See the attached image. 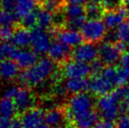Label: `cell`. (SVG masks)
<instances>
[{"mask_svg": "<svg viewBox=\"0 0 129 128\" xmlns=\"http://www.w3.org/2000/svg\"><path fill=\"white\" fill-rule=\"evenodd\" d=\"M54 70L55 62H53L49 57H44L40 59L32 68L19 74L18 81L26 87H36L53 76L54 75Z\"/></svg>", "mask_w": 129, "mask_h": 128, "instance_id": "cell-1", "label": "cell"}, {"mask_svg": "<svg viewBox=\"0 0 129 128\" xmlns=\"http://www.w3.org/2000/svg\"><path fill=\"white\" fill-rule=\"evenodd\" d=\"M94 99L91 95L86 92L73 95L69 100L66 108L69 120L73 121L76 118L93 111Z\"/></svg>", "mask_w": 129, "mask_h": 128, "instance_id": "cell-2", "label": "cell"}, {"mask_svg": "<svg viewBox=\"0 0 129 128\" xmlns=\"http://www.w3.org/2000/svg\"><path fill=\"white\" fill-rule=\"evenodd\" d=\"M96 106L99 116L102 117V118L105 120L113 122L115 119H117L120 113L119 102L112 96V93L99 97L97 101Z\"/></svg>", "mask_w": 129, "mask_h": 128, "instance_id": "cell-3", "label": "cell"}, {"mask_svg": "<svg viewBox=\"0 0 129 128\" xmlns=\"http://www.w3.org/2000/svg\"><path fill=\"white\" fill-rule=\"evenodd\" d=\"M107 32L106 26L101 19H88L81 29L83 39L93 44L102 41Z\"/></svg>", "mask_w": 129, "mask_h": 128, "instance_id": "cell-4", "label": "cell"}, {"mask_svg": "<svg viewBox=\"0 0 129 128\" xmlns=\"http://www.w3.org/2000/svg\"><path fill=\"white\" fill-rule=\"evenodd\" d=\"M53 41L51 34L47 30L35 27L31 30V48L38 55L48 53Z\"/></svg>", "mask_w": 129, "mask_h": 128, "instance_id": "cell-5", "label": "cell"}, {"mask_svg": "<svg viewBox=\"0 0 129 128\" xmlns=\"http://www.w3.org/2000/svg\"><path fill=\"white\" fill-rule=\"evenodd\" d=\"M71 57L73 60L84 63H92L99 58V48L93 43H82L72 50Z\"/></svg>", "mask_w": 129, "mask_h": 128, "instance_id": "cell-6", "label": "cell"}, {"mask_svg": "<svg viewBox=\"0 0 129 128\" xmlns=\"http://www.w3.org/2000/svg\"><path fill=\"white\" fill-rule=\"evenodd\" d=\"M61 72L67 79L87 78L91 74L90 65L75 60H69L63 63Z\"/></svg>", "mask_w": 129, "mask_h": 128, "instance_id": "cell-7", "label": "cell"}, {"mask_svg": "<svg viewBox=\"0 0 129 128\" xmlns=\"http://www.w3.org/2000/svg\"><path fill=\"white\" fill-rule=\"evenodd\" d=\"M99 60L105 66H114L122 56V54L114 43L105 42L99 47Z\"/></svg>", "mask_w": 129, "mask_h": 128, "instance_id": "cell-8", "label": "cell"}, {"mask_svg": "<svg viewBox=\"0 0 129 128\" xmlns=\"http://www.w3.org/2000/svg\"><path fill=\"white\" fill-rule=\"evenodd\" d=\"M12 100L17 107V111L21 114L34 108L36 103L34 94L28 89L24 87L18 88V91Z\"/></svg>", "mask_w": 129, "mask_h": 128, "instance_id": "cell-9", "label": "cell"}, {"mask_svg": "<svg viewBox=\"0 0 129 128\" xmlns=\"http://www.w3.org/2000/svg\"><path fill=\"white\" fill-rule=\"evenodd\" d=\"M69 121L66 109L54 107L49 109L45 113L44 122L49 128H63Z\"/></svg>", "mask_w": 129, "mask_h": 128, "instance_id": "cell-10", "label": "cell"}, {"mask_svg": "<svg viewBox=\"0 0 129 128\" xmlns=\"http://www.w3.org/2000/svg\"><path fill=\"white\" fill-rule=\"evenodd\" d=\"M114 83L104 77L101 74L93 75L90 80V91L93 95L102 97L110 94L115 88Z\"/></svg>", "mask_w": 129, "mask_h": 128, "instance_id": "cell-11", "label": "cell"}, {"mask_svg": "<svg viewBox=\"0 0 129 128\" xmlns=\"http://www.w3.org/2000/svg\"><path fill=\"white\" fill-rule=\"evenodd\" d=\"M128 14L129 12L126 7L123 5L117 10L105 12V14L103 16V21L108 29L113 30L119 28L123 23H125L124 21L128 17Z\"/></svg>", "mask_w": 129, "mask_h": 128, "instance_id": "cell-12", "label": "cell"}, {"mask_svg": "<svg viewBox=\"0 0 129 128\" xmlns=\"http://www.w3.org/2000/svg\"><path fill=\"white\" fill-rule=\"evenodd\" d=\"M20 122L23 128H36L44 123L45 112L41 108H33L22 113Z\"/></svg>", "mask_w": 129, "mask_h": 128, "instance_id": "cell-13", "label": "cell"}, {"mask_svg": "<svg viewBox=\"0 0 129 128\" xmlns=\"http://www.w3.org/2000/svg\"><path fill=\"white\" fill-rule=\"evenodd\" d=\"M48 57L54 62L57 63H65L68 62V59L72 55L71 48L66 46L59 40L53 41L51 47L48 52Z\"/></svg>", "mask_w": 129, "mask_h": 128, "instance_id": "cell-14", "label": "cell"}, {"mask_svg": "<svg viewBox=\"0 0 129 128\" xmlns=\"http://www.w3.org/2000/svg\"><path fill=\"white\" fill-rule=\"evenodd\" d=\"M55 36L57 40L63 43L66 46L70 47V48H76L79 45H81L83 41L84 40L81 32L76 31V30L69 29V28H64V29H61L57 31Z\"/></svg>", "mask_w": 129, "mask_h": 128, "instance_id": "cell-15", "label": "cell"}, {"mask_svg": "<svg viewBox=\"0 0 129 128\" xmlns=\"http://www.w3.org/2000/svg\"><path fill=\"white\" fill-rule=\"evenodd\" d=\"M12 60L18 64L19 68L26 70L37 63L39 58H38V55L34 50L24 48V49H18Z\"/></svg>", "mask_w": 129, "mask_h": 128, "instance_id": "cell-16", "label": "cell"}, {"mask_svg": "<svg viewBox=\"0 0 129 128\" xmlns=\"http://www.w3.org/2000/svg\"><path fill=\"white\" fill-rule=\"evenodd\" d=\"M19 67L12 59H5L0 62V79L12 81L19 77Z\"/></svg>", "mask_w": 129, "mask_h": 128, "instance_id": "cell-17", "label": "cell"}, {"mask_svg": "<svg viewBox=\"0 0 129 128\" xmlns=\"http://www.w3.org/2000/svg\"><path fill=\"white\" fill-rule=\"evenodd\" d=\"M63 86L67 92L70 94H79L90 91V80L87 78L67 79L64 82Z\"/></svg>", "mask_w": 129, "mask_h": 128, "instance_id": "cell-18", "label": "cell"}, {"mask_svg": "<svg viewBox=\"0 0 129 128\" xmlns=\"http://www.w3.org/2000/svg\"><path fill=\"white\" fill-rule=\"evenodd\" d=\"M36 7L35 0H14L12 12L18 19H22L31 12H34Z\"/></svg>", "mask_w": 129, "mask_h": 128, "instance_id": "cell-19", "label": "cell"}, {"mask_svg": "<svg viewBox=\"0 0 129 128\" xmlns=\"http://www.w3.org/2000/svg\"><path fill=\"white\" fill-rule=\"evenodd\" d=\"M11 43L19 49L26 48L31 44V31L23 26L17 28L14 31Z\"/></svg>", "mask_w": 129, "mask_h": 128, "instance_id": "cell-20", "label": "cell"}, {"mask_svg": "<svg viewBox=\"0 0 129 128\" xmlns=\"http://www.w3.org/2000/svg\"><path fill=\"white\" fill-rule=\"evenodd\" d=\"M99 114L97 110L90 111L88 113L79 116L73 120V123L77 128H93L95 125L99 121Z\"/></svg>", "mask_w": 129, "mask_h": 128, "instance_id": "cell-21", "label": "cell"}, {"mask_svg": "<svg viewBox=\"0 0 129 128\" xmlns=\"http://www.w3.org/2000/svg\"><path fill=\"white\" fill-rule=\"evenodd\" d=\"M85 14L90 19H100L105 14V10L101 5V3L97 0H90L84 5Z\"/></svg>", "mask_w": 129, "mask_h": 128, "instance_id": "cell-22", "label": "cell"}, {"mask_svg": "<svg viewBox=\"0 0 129 128\" xmlns=\"http://www.w3.org/2000/svg\"><path fill=\"white\" fill-rule=\"evenodd\" d=\"M17 112V107L13 100L6 97H3L2 99H0V117L12 119L14 118Z\"/></svg>", "mask_w": 129, "mask_h": 128, "instance_id": "cell-23", "label": "cell"}, {"mask_svg": "<svg viewBox=\"0 0 129 128\" xmlns=\"http://www.w3.org/2000/svg\"><path fill=\"white\" fill-rule=\"evenodd\" d=\"M37 15V26L47 30L54 24V16L52 12H48L43 8H41L36 12Z\"/></svg>", "mask_w": 129, "mask_h": 128, "instance_id": "cell-24", "label": "cell"}, {"mask_svg": "<svg viewBox=\"0 0 129 128\" xmlns=\"http://www.w3.org/2000/svg\"><path fill=\"white\" fill-rule=\"evenodd\" d=\"M64 15L67 19H72L76 18H79L85 14V8L83 5L69 4L64 9Z\"/></svg>", "mask_w": 129, "mask_h": 128, "instance_id": "cell-25", "label": "cell"}, {"mask_svg": "<svg viewBox=\"0 0 129 128\" xmlns=\"http://www.w3.org/2000/svg\"><path fill=\"white\" fill-rule=\"evenodd\" d=\"M18 18L12 11H7L0 8V27L2 26H12L17 21Z\"/></svg>", "mask_w": 129, "mask_h": 128, "instance_id": "cell-26", "label": "cell"}, {"mask_svg": "<svg viewBox=\"0 0 129 128\" xmlns=\"http://www.w3.org/2000/svg\"><path fill=\"white\" fill-rule=\"evenodd\" d=\"M129 82V70L122 67L118 68L115 85L117 87H124Z\"/></svg>", "mask_w": 129, "mask_h": 128, "instance_id": "cell-27", "label": "cell"}, {"mask_svg": "<svg viewBox=\"0 0 129 128\" xmlns=\"http://www.w3.org/2000/svg\"><path fill=\"white\" fill-rule=\"evenodd\" d=\"M86 15L81 16L79 18H76V19H67L65 24H66V28L71 30H76V31H81V29L83 28V26H84V24L86 23Z\"/></svg>", "mask_w": 129, "mask_h": 128, "instance_id": "cell-28", "label": "cell"}, {"mask_svg": "<svg viewBox=\"0 0 129 128\" xmlns=\"http://www.w3.org/2000/svg\"><path fill=\"white\" fill-rule=\"evenodd\" d=\"M116 31L119 36V39L126 43L129 49V23H123L119 28H117Z\"/></svg>", "mask_w": 129, "mask_h": 128, "instance_id": "cell-29", "label": "cell"}, {"mask_svg": "<svg viewBox=\"0 0 129 128\" xmlns=\"http://www.w3.org/2000/svg\"><path fill=\"white\" fill-rule=\"evenodd\" d=\"M23 27L27 28V29H34L37 27V15L36 12H31L26 17H24L21 19Z\"/></svg>", "mask_w": 129, "mask_h": 128, "instance_id": "cell-30", "label": "cell"}, {"mask_svg": "<svg viewBox=\"0 0 129 128\" xmlns=\"http://www.w3.org/2000/svg\"><path fill=\"white\" fill-rule=\"evenodd\" d=\"M100 3L105 12H108L117 10L119 7L123 6L124 0H102Z\"/></svg>", "mask_w": 129, "mask_h": 128, "instance_id": "cell-31", "label": "cell"}, {"mask_svg": "<svg viewBox=\"0 0 129 128\" xmlns=\"http://www.w3.org/2000/svg\"><path fill=\"white\" fill-rule=\"evenodd\" d=\"M14 31L12 26H2L0 27V40L2 43H6L12 41Z\"/></svg>", "mask_w": 129, "mask_h": 128, "instance_id": "cell-32", "label": "cell"}, {"mask_svg": "<svg viewBox=\"0 0 129 128\" xmlns=\"http://www.w3.org/2000/svg\"><path fill=\"white\" fill-rule=\"evenodd\" d=\"M42 5L43 9L54 13L60 10L61 6V0H46L42 4Z\"/></svg>", "mask_w": 129, "mask_h": 128, "instance_id": "cell-33", "label": "cell"}, {"mask_svg": "<svg viewBox=\"0 0 129 128\" xmlns=\"http://www.w3.org/2000/svg\"><path fill=\"white\" fill-rule=\"evenodd\" d=\"M90 71H91V74L93 75H99L101 72L103 71L104 68L105 67V65L101 62L99 59L96 60L95 62H93L92 63L90 64Z\"/></svg>", "mask_w": 129, "mask_h": 128, "instance_id": "cell-34", "label": "cell"}, {"mask_svg": "<svg viewBox=\"0 0 129 128\" xmlns=\"http://www.w3.org/2000/svg\"><path fill=\"white\" fill-rule=\"evenodd\" d=\"M116 128H129V115L123 114L118 118Z\"/></svg>", "mask_w": 129, "mask_h": 128, "instance_id": "cell-35", "label": "cell"}, {"mask_svg": "<svg viewBox=\"0 0 129 128\" xmlns=\"http://www.w3.org/2000/svg\"><path fill=\"white\" fill-rule=\"evenodd\" d=\"M125 92H126V87H116L111 93L119 102H120L121 100H124Z\"/></svg>", "mask_w": 129, "mask_h": 128, "instance_id": "cell-36", "label": "cell"}, {"mask_svg": "<svg viewBox=\"0 0 129 128\" xmlns=\"http://www.w3.org/2000/svg\"><path fill=\"white\" fill-rule=\"evenodd\" d=\"M93 128H116V125L112 121L109 120H99Z\"/></svg>", "mask_w": 129, "mask_h": 128, "instance_id": "cell-37", "label": "cell"}, {"mask_svg": "<svg viewBox=\"0 0 129 128\" xmlns=\"http://www.w3.org/2000/svg\"><path fill=\"white\" fill-rule=\"evenodd\" d=\"M18 86H11L9 87L6 91H5V95H4V97H6V98L9 99H13L14 96H15L16 92L18 91Z\"/></svg>", "mask_w": 129, "mask_h": 128, "instance_id": "cell-38", "label": "cell"}, {"mask_svg": "<svg viewBox=\"0 0 129 128\" xmlns=\"http://www.w3.org/2000/svg\"><path fill=\"white\" fill-rule=\"evenodd\" d=\"M14 0H0V6L2 9H5L7 11L13 10Z\"/></svg>", "mask_w": 129, "mask_h": 128, "instance_id": "cell-39", "label": "cell"}, {"mask_svg": "<svg viewBox=\"0 0 129 128\" xmlns=\"http://www.w3.org/2000/svg\"><path fill=\"white\" fill-rule=\"evenodd\" d=\"M119 63H120L122 68L129 70V51H126V53L123 54L120 58V61H119Z\"/></svg>", "mask_w": 129, "mask_h": 128, "instance_id": "cell-40", "label": "cell"}, {"mask_svg": "<svg viewBox=\"0 0 129 128\" xmlns=\"http://www.w3.org/2000/svg\"><path fill=\"white\" fill-rule=\"evenodd\" d=\"M12 119L0 117V128H10Z\"/></svg>", "mask_w": 129, "mask_h": 128, "instance_id": "cell-41", "label": "cell"}, {"mask_svg": "<svg viewBox=\"0 0 129 128\" xmlns=\"http://www.w3.org/2000/svg\"><path fill=\"white\" fill-rule=\"evenodd\" d=\"M10 128H23L20 119L19 118H12Z\"/></svg>", "mask_w": 129, "mask_h": 128, "instance_id": "cell-42", "label": "cell"}, {"mask_svg": "<svg viewBox=\"0 0 129 128\" xmlns=\"http://www.w3.org/2000/svg\"><path fill=\"white\" fill-rule=\"evenodd\" d=\"M69 4H74V5H86L90 0H67Z\"/></svg>", "mask_w": 129, "mask_h": 128, "instance_id": "cell-43", "label": "cell"}, {"mask_svg": "<svg viewBox=\"0 0 129 128\" xmlns=\"http://www.w3.org/2000/svg\"><path fill=\"white\" fill-rule=\"evenodd\" d=\"M124 102L126 103L129 105V83L126 86V92H125Z\"/></svg>", "mask_w": 129, "mask_h": 128, "instance_id": "cell-44", "label": "cell"}, {"mask_svg": "<svg viewBox=\"0 0 129 128\" xmlns=\"http://www.w3.org/2000/svg\"><path fill=\"white\" fill-rule=\"evenodd\" d=\"M5 59H6V57H5V52H4V49H3V47H2V45L0 44V62H1L2 61L5 60Z\"/></svg>", "mask_w": 129, "mask_h": 128, "instance_id": "cell-45", "label": "cell"}, {"mask_svg": "<svg viewBox=\"0 0 129 128\" xmlns=\"http://www.w3.org/2000/svg\"><path fill=\"white\" fill-rule=\"evenodd\" d=\"M124 5L126 7V9L127 10V12H129V0H124Z\"/></svg>", "mask_w": 129, "mask_h": 128, "instance_id": "cell-46", "label": "cell"}, {"mask_svg": "<svg viewBox=\"0 0 129 128\" xmlns=\"http://www.w3.org/2000/svg\"><path fill=\"white\" fill-rule=\"evenodd\" d=\"M36 128H49V127H48L45 123H43L42 125H41L40 126H38V127H36Z\"/></svg>", "mask_w": 129, "mask_h": 128, "instance_id": "cell-47", "label": "cell"}, {"mask_svg": "<svg viewBox=\"0 0 129 128\" xmlns=\"http://www.w3.org/2000/svg\"><path fill=\"white\" fill-rule=\"evenodd\" d=\"M35 1H36V2H40V3H42V4H43L45 1H46V0H35Z\"/></svg>", "mask_w": 129, "mask_h": 128, "instance_id": "cell-48", "label": "cell"}, {"mask_svg": "<svg viewBox=\"0 0 129 128\" xmlns=\"http://www.w3.org/2000/svg\"><path fill=\"white\" fill-rule=\"evenodd\" d=\"M63 128H73V126H71V125H66L65 127H63Z\"/></svg>", "mask_w": 129, "mask_h": 128, "instance_id": "cell-49", "label": "cell"}, {"mask_svg": "<svg viewBox=\"0 0 129 128\" xmlns=\"http://www.w3.org/2000/svg\"><path fill=\"white\" fill-rule=\"evenodd\" d=\"M97 1H99V2H101V1H102V0H97Z\"/></svg>", "mask_w": 129, "mask_h": 128, "instance_id": "cell-50", "label": "cell"}, {"mask_svg": "<svg viewBox=\"0 0 129 128\" xmlns=\"http://www.w3.org/2000/svg\"><path fill=\"white\" fill-rule=\"evenodd\" d=\"M128 111H129V105H128Z\"/></svg>", "mask_w": 129, "mask_h": 128, "instance_id": "cell-51", "label": "cell"}, {"mask_svg": "<svg viewBox=\"0 0 129 128\" xmlns=\"http://www.w3.org/2000/svg\"><path fill=\"white\" fill-rule=\"evenodd\" d=\"M128 23H129V18H128Z\"/></svg>", "mask_w": 129, "mask_h": 128, "instance_id": "cell-52", "label": "cell"}]
</instances>
